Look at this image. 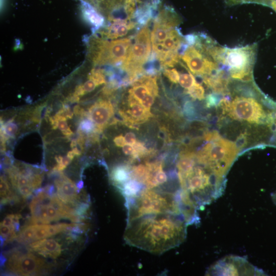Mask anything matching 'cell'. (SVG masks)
<instances>
[{
	"label": "cell",
	"mask_w": 276,
	"mask_h": 276,
	"mask_svg": "<svg viewBox=\"0 0 276 276\" xmlns=\"http://www.w3.org/2000/svg\"><path fill=\"white\" fill-rule=\"evenodd\" d=\"M77 143L83 149L85 143V137L84 135H80L79 138L77 140Z\"/></svg>",
	"instance_id": "38"
},
{
	"label": "cell",
	"mask_w": 276,
	"mask_h": 276,
	"mask_svg": "<svg viewBox=\"0 0 276 276\" xmlns=\"http://www.w3.org/2000/svg\"><path fill=\"white\" fill-rule=\"evenodd\" d=\"M114 142L115 145L119 147H123L127 143L126 141H125V137L122 135H119L116 137L114 139Z\"/></svg>",
	"instance_id": "34"
},
{
	"label": "cell",
	"mask_w": 276,
	"mask_h": 276,
	"mask_svg": "<svg viewBox=\"0 0 276 276\" xmlns=\"http://www.w3.org/2000/svg\"><path fill=\"white\" fill-rule=\"evenodd\" d=\"M207 274L213 275H264L263 274L265 273L244 258L229 256L211 266Z\"/></svg>",
	"instance_id": "11"
},
{
	"label": "cell",
	"mask_w": 276,
	"mask_h": 276,
	"mask_svg": "<svg viewBox=\"0 0 276 276\" xmlns=\"http://www.w3.org/2000/svg\"><path fill=\"white\" fill-rule=\"evenodd\" d=\"M188 225L186 218L181 215H145L128 221L124 238L131 246L161 254L184 241Z\"/></svg>",
	"instance_id": "1"
},
{
	"label": "cell",
	"mask_w": 276,
	"mask_h": 276,
	"mask_svg": "<svg viewBox=\"0 0 276 276\" xmlns=\"http://www.w3.org/2000/svg\"><path fill=\"white\" fill-rule=\"evenodd\" d=\"M7 171L13 186L25 199L32 195L43 180V174L27 165L13 166Z\"/></svg>",
	"instance_id": "10"
},
{
	"label": "cell",
	"mask_w": 276,
	"mask_h": 276,
	"mask_svg": "<svg viewBox=\"0 0 276 276\" xmlns=\"http://www.w3.org/2000/svg\"><path fill=\"white\" fill-rule=\"evenodd\" d=\"M0 196L1 204L3 205L17 202L19 199L18 196L12 191L8 182L4 176L1 177L0 181Z\"/></svg>",
	"instance_id": "20"
},
{
	"label": "cell",
	"mask_w": 276,
	"mask_h": 276,
	"mask_svg": "<svg viewBox=\"0 0 276 276\" xmlns=\"http://www.w3.org/2000/svg\"><path fill=\"white\" fill-rule=\"evenodd\" d=\"M8 138H14L18 131L17 125L13 120L8 122L5 125H3L1 128Z\"/></svg>",
	"instance_id": "26"
},
{
	"label": "cell",
	"mask_w": 276,
	"mask_h": 276,
	"mask_svg": "<svg viewBox=\"0 0 276 276\" xmlns=\"http://www.w3.org/2000/svg\"><path fill=\"white\" fill-rule=\"evenodd\" d=\"M57 114L63 116L67 119H72L73 116V113L67 106H64L57 113Z\"/></svg>",
	"instance_id": "30"
},
{
	"label": "cell",
	"mask_w": 276,
	"mask_h": 276,
	"mask_svg": "<svg viewBox=\"0 0 276 276\" xmlns=\"http://www.w3.org/2000/svg\"><path fill=\"white\" fill-rule=\"evenodd\" d=\"M96 126L90 119H84L80 124L78 132L80 135L90 134L95 132Z\"/></svg>",
	"instance_id": "24"
},
{
	"label": "cell",
	"mask_w": 276,
	"mask_h": 276,
	"mask_svg": "<svg viewBox=\"0 0 276 276\" xmlns=\"http://www.w3.org/2000/svg\"><path fill=\"white\" fill-rule=\"evenodd\" d=\"M55 185L59 198L66 204L74 205L78 202V187L73 181L60 173L55 181Z\"/></svg>",
	"instance_id": "16"
},
{
	"label": "cell",
	"mask_w": 276,
	"mask_h": 276,
	"mask_svg": "<svg viewBox=\"0 0 276 276\" xmlns=\"http://www.w3.org/2000/svg\"><path fill=\"white\" fill-rule=\"evenodd\" d=\"M152 53L150 31L146 25L134 37L128 56L119 67L127 73L130 84L144 75V66L149 61Z\"/></svg>",
	"instance_id": "7"
},
{
	"label": "cell",
	"mask_w": 276,
	"mask_h": 276,
	"mask_svg": "<svg viewBox=\"0 0 276 276\" xmlns=\"http://www.w3.org/2000/svg\"><path fill=\"white\" fill-rule=\"evenodd\" d=\"M208 142L195 153L196 161L226 180L227 175L238 157L239 147L236 143L221 137Z\"/></svg>",
	"instance_id": "4"
},
{
	"label": "cell",
	"mask_w": 276,
	"mask_h": 276,
	"mask_svg": "<svg viewBox=\"0 0 276 276\" xmlns=\"http://www.w3.org/2000/svg\"><path fill=\"white\" fill-rule=\"evenodd\" d=\"M89 79L92 80L97 86L106 84V77L102 70L93 69L91 72Z\"/></svg>",
	"instance_id": "25"
},
{
	"label": "cell",
	"mask_w": 276,
	"mask_h": 276,
	"mask_svg": "<svg viewBox=\"0 0 276 276\" xmlns=\"http://www.w3.org/2000/svg\"><path fill=\"white\" fill-rule=\"evenodd\" d=\"M123 152L125 155L132 156L134 153V148L131 144H125L123 146Z\"/></svg>",
	"instance_id": "32"
},
{
	"label": "cell",
	"mask_w": 276,
	"mask_h": 276,
	"mask_svg": "<svg viewBox=\"0 0 276 276\" xmlns=\"http://www.w3.org/2000/svg\"><path fill=\"white\" fill-rule=\"evenodd\" d=\"M62 133L66 136L69 137L73 135V132L69 128L67 130L62 132Z\"/></svg>",
	"instance_id": "41"
},
{
	"label": "cell",
	"mask_w": 276,
	"mask_h": 276,
	"mask_svg": "<svg viewBox=\"0 0 276 276\" xmlns=\"http://www.w3.org/2000/svg\"><path fill=\"white\" fill-rule=\"evenodd\" d=\"M30 247L33 251L45 257L58 258L62 252L61 245L55 240L44 238L31 243Z\"/></svg>",
	"instance_id": "17"
},
{
	"label": "cell",
	"mask_w": 276,
	"mask_h": 276,
	"mask_svg": "<svg viewBox=\"0 0 276 276\" xmlns=\"http://www.w3.org/2000/svg\"><path fill=\"white\" fill-rule=\"evenodd\" d=\"M125 141L127 143L131 145H134L136 142V137L134 133L130 132L125 136Z\"/></svg>",
	"instance_id": "33"
},
{
	"label": "cell",
	"mask_w": 276,
	"mask_h": 276,
	"mask_svg": "<svg viewBox=\"0 0 276 276\" xmlns=\"http://www.w3.org/2000/svg\"><path fill=\"white\" fill-rule=\"evenodd\" d=\"M50 186L39 189L32 200L31 224H48L62 219L79 221L80 217L77 211L67 206L57 194L50 192Z\"/></svg>",
	"instance_id": "5"
},
{
	"label": "cell",
	"mask_w": 276,
	"mask_h": 276,
	"mask_svg": "<svg viewBox=\"0 0 276 276\" xmlns=\"http://www.w3.org/2000/svg\"><path fill=\"white\" fill-rule=\"evenodd\" d=\"M76 223H61L54 225L31 224L24 228L17 235V240L22 243L32 242L52 237L70 229L77 227Z\"/></svg>",
	"instance_id": "12"
},
{
	"label": "cell",
	"mask_w": 276,
	"mask_h": 276,
	"mask_svg": "<svg viewBox=\"0 0 276 276\" xmlns=\"http://www.w3.org/2000/svg\"><path fill=\"white\" fill-rule=\"evenodd\" d=\"M163 74L171 83H179L180 74L176 69H169V68L165 69L163 71Z\"/></svg>",
	"instance_id": "27"
},
{
	"label": "cell",
	"mask_w": 276,
	"mask_h": 276,
	"mask_svg": "<svg viewBox=\"0 0 276 276\" xmlns=\"http://www.w3.org/2000/svg\"><path fill=\"white\" fill-rule=\"evenodd\" d=\"M59 129L62 132L67 130L69 127L66 122V121H60L59 123Z\"/></svg>",
	"instance_id": "37"
},
{
	"label": "cell",
	"mask_w": 276,
	"mask_h": 276,
	"mask_svg": "<svg viewBox=\"0 0 276 276\" xmlns=\"http://www.w3.org/2000/svg\"><path fill=\"white\" fill-rule=\"evenodd\" d=\"M272 131V137L271 140L270 146L276 148V110L273 114Z\"/></svg>",
	"instance_id": "31"
},
{
	"label": "cell",
	"mask_w": 276,
	"mask_h": 276,
	"mask_svg": "<svg viewBox=\"0 0 276 276\" xmlns=\"http://www.w3.org/2000/svg\"><path fill=\"white\" fill-rule=\"evenodd\" d=\"M222 113L240 122L262 125L272 133L276 103L267 98L259 102L255 97L236 96L232 100L222 98L218 103Z\"/></svg>",
	"instance_id": "3"
},
{
	"label": "cell",
	"mask_w": 276,
	"mask_h": 276,
	"mask_svg": "<svg viewBox=\"0 0 276 276\" xmlns=\"http://www.w3.org/2000/svg\"><path fill=\"white\" fill-rule=\"evenodd\" d=\"M82 86L86 94L93 91L96 87H97L94 81L91 79H89Z\"/></svg>",
	"instance_id": "29"
},
{
	"label": "cell",
	"mask_w": 276,
	"mask_h": 276,
	"mask_svg": "<svg viewBox=\"0 0 276 276\" xmlns=\"http://www.w3.org/2000/svg\"><path fill=\"white\" fill-rule=\"evenodd\" d=\"M7 268L21 275L39 274L45 266L44 260L30 253L14 252L9 258Z\"/></svg>",
	"instance_id": "13"
},
{
	"label": "cell",
	"mask_w": 276,
	"mask_h": 276,
	"mask_svg": "<svg viewBox=\"0 0 276 276\" xmlns=\"http://www.w3.org/2000/svg\"><path fill=\"white\" fill-rule=\"evenodd\" d=\"M156 97L152 94H149L141 100L140 104L147 110L150 111Z\"/></svg>",
	"instance_id": "28"
},
{
	"label": "cell",
	"mask_w": 276,
	"mask_h": 276,
	"mask_svg": "<svg viewBox=\"0 0 276 276\" xmlns=\"http://www.w3.org/2000/svg\"><path fill=\"white\" fill-rule=\"evenodd\" d=\"M63 157L61 156H57L56 157V160L58 163H61L62 162Z\"/></svg>",
	"instance_id": "43"
},
{
	"label": "cell",
	"mask_w": 276,
	"mask_h": 276,
	"mask_svg": "<svg viewBox=\"0 0 276 276\" xmlns=\"http://www.w3.org/2000/svg\"><path fill=\"white\" fill-rule=\"evenodd\" d=\"M129 109L127 111H120L119 114L128 126L146 122L153 116L150 111L147 110L133 96L129 94Z\"/></svg>",
	"instance_id": "15"
},
{
	"label": "cell",
	"mask_w": 276,
	"mask_h": 276,
	"mask_svg": "<svg viewBox=\"0 0 276 276\" xmlns=\"http://www.w3.org/2000/svg\"><path fill=\"white\" fill-rule=\"evenodd\" d=\"M71 161L72 160L67 156L63 158L62 163L67 167Z\"/></svg>",
	"instance_id": "39"
},
{
	"label": "cell",
	"mask_w": 276,
	"mask_h": 276,
	"mask_svg": "<svg viewBox=\"0 0 276 276\" xmlns=\"http://www.w3.org/2000/svg\"><path fill=\"white\" fill-rule=\"evenodd\" d=\"M49 118V122L51 124L52 128L53 130H57L59 127V121L55 117H50L47 116Z\"/></svg>",
	"instance_id": "36"
},
{
	"label": "cell",
	"mask_w": 276,
	"mask_h": 276,
	"mask_svg": "<svg viewBox=\"0 0 276 276\" xmlns=\"http://www.w3.org/2000/svg\"><path fill=\"white\" fill-rule=\"evenodd\" d=\"M86 15L90 23L96 29L101 27L104 23V17L92 7H88L86 10Z\"/></svg>",
	"instance_id": "21"
},
{
	"label": "cell",
	"mask_w": 276,
	"mask_h": 276,
	"mask_svg": "<svg viewBox=\"0 0 276 276\" xmlns=\"http://www.w3.org/2000/svg\"><path fill=\"white\" fill-rule=\"evenodd\" d=\"M77 141L75 140H73L71 143V147L72 148H74L75 146H77Z\"/></svg>",
	"instance_id": "44"
},
{
	"label": "cell",
	"mask_w": 276,
	"mask_h": 276,
	"mask_svg": "<svg viewBox=\"0 0 276 276\" xmlns=\"http://www.w3.org/2000/svg\"><path fill=\"white\" fill-rule=\"evenodd\" d=\"M74 113L75 115L82 117H87L88 115V113L79 106L74 107Z\"/></svg>",
	"instance_id": "35"
},
{
	"label": "cell",
	"mask_w": 276,
	"mask_h": 276,
	"mask_svg": "<svg viewBox=\"0 0 276 276\" xmlns=\"http://www.w3.org/2000/svg\"><path fill=\"white\" fill-rule=\"evenodd\" d=\"M133 37L113 41H99L92 52V59L96 65L121 66L128 56L133 44Z\"/></svg>",
	"instance_id": "8"
},
{
	"label": "cell",
	"mask_w": 276,
	"mask_h": 276,
	"mask_svg": "<svg viewBox=\"0 0 276 276\" xmlns=\"http://www.w3.org/2000/svg\"><path fill=\"white\" fill-rule=\"evenodd\" d=\"M111 179L119 188L129 180L128 165H120L114 167L111 172Z\"/></svg>",
	"instance_id": "19"
},
{
	"label": "cell",
	"mask_w": 276,
	"mask_h": 276,
	"mask_svg": "<svg viewBox=\"0 0 276 276\" xmlns=\"http://www.w3.org/2000/svg\"><path fill=\"white\" fill-rule=\"evenodd\" d=\"M138 26L134 21L114 20L113 23L103 34L108 39H118L127 36L130 31Z\"/></svg>",
	"instance_id": "18"
},
{
	"label": "cell",
	"mask_w": 276,
	"mask_h": 276,
	"mask_svg": "<svg viewBox=\"0 0 276 276\" xmlns=\"http://www.w3.org/2000/svg\"><path fill=\"white\" fill-rule=\"evenodd\" d=\"M114 114L112 103L107 100H100L89 110L87 117L95 124V133H100L109 125Z\"/></svg>",
	"instance_id": "14"
},
{
	"label": "cell",
	"mask_w": 276,
	"mask_h": 276,
	"mask_svg": "<svg viewBox=\"0 0 276 276\" xmlns=\"http://www.w3.org/2000/svg\"><path fill=\"white\" fill-rule=\"evenodd\" d=\"M196 83L197 81L190 72L189 71L187 73L180 74L179 83L182 88L186 90L191 88Z\"/></svg>",
	"instance_id": "23"
},
{
	"label": "cell",
	"mask_w": 276,
	"mask_h": 276,
	"mask_svg": "<svg viewBox=\"0 0 276 276\" xmlns=\"http://www.w3.org/2000/svg\"><path fill=\"white\" fill-rule=\"evenodd\" d=\"M186 93L194 100H202L205 98V89L201 84L197 82L191 88L186 90Z\"/></svg>",
	"instance_id": "22"
},
{
	"label": "cell",
	"mask_w": 276,
	"mask_h": 276,
	"mask_svg": "<svg viewBox=\"0 0 276 276\" xmlns=\"http://www.w3.org/2000/svg\"><path fill=\"white\" fill-rule=\"evenodd\" d=\"M126 200L128 220L148 214L171 213L184 216L189 224L198 221L197 210L186 204L181 189H144Z\"/></svg>",
	"instance_id": "2"
},
{
	"label": "cell",
	"mask_w": 276,
	"mask_h": 276,
	"mask_svg": "<svg viewBox=\"0 0 276 276\" xmlns=\"http://www.w3.org/2000/svg\"><path fill=\"white\" fill-rule=\"evenodd\" d=\"M181 59L189 71L203 78L210 76L220 69L207 51L205 46L197 40L188 45L181 55Z\"/></svg>",
	"instance_id": "9"
},
{
	"label": "cell",
	"mask_w": 276,
	"mask_h": 276,
	"mask_svg": "<svg viewBox=\"0 0 276 276\" xmlns=\"http://www.w3.org/2000/svg\"><path fill=\"white\" fill-rule=\"evenodd\" d=\"M257 49L256 44L234 48L223 47L219 64L227 68L229 76L234 80L253 82Z\"/></svg>",
	"instance_id": "6"
},
{
	"label": "cell",
	"mask_w": 276,
	"mask_h": 276,
	"mask_svg": "<svg viewBox=\"0 0 276 276\" xmlns=\"http://www.w3.org/2000/svg\"><path fill=\"white\" fill-rule=\"evenodd\" d=\"M75 156V155L74 154V153L72 152V151L69 152L67 154V157H69L72 160L74 159Z\"/></svg>",
	"instance_id": "42"
},
{
	"label": "cell",
	"mask_w": 276,
	"mask_h": 276,
	"mask_svg": "<svg viewBox=\"0 0 276 276\" xmlns=\"http://www.w3.org/2000/svg\"><path fill=\"white\" fill-rule=\"evenodd\" d=\"M72 152L74 153L75 156H79L81 155L80 150L77 147H74L72 149Z\"/></svg>",
	"instance_id": "40"
},
{
	"label": "cell",
	"mask_w": 276,
	"mask_h": 276,
	"mask_svg": "<svg viewBox=\"0 0 276 276\" xmlns=\"http://www.w3.org/2000/svg\"><path fill=\"white\" fill-rule=\"evenodd\" d=\"M272 198L274 203L276 204V193L273 194Z\"/></svg>",
	"instance_id": "45"
}]
</instances>
